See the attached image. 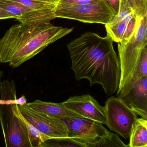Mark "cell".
Masks as SVG:
<instances>
[{
	"instance_id": "cell-21",
	"label": "cell",
	"mask_w": 147,
	"mask_h": 147,
	"mask_svg": "<svg viewBox=\"0 0 147 147\" xmlns=\"http://www.w3.org/2000/svg\"><path fill=\"white\" fill-rule=\"evenodd\" d=\"M108 3L111 8L115 16H117L119 11L121 0H105Z\"/></svg>"
},
{
	"instance_id": "cell-20",
	"label": "cell",
	"mask_w": 147,
	"mask_h": 147,
	"mask_svg": "<svg viewBox=\"0 0 147 147\" xmlns=\"http://www.w3.org/2000/svg\"><path fill=\"white\" fill-rule=\"evenodd\" d=\"M100 0H59L57 5H79L97 3Z\"/></svg>"
},
{
	"instance_id": "cell-11",
	"label": "cell",
	"mask_w": 147,
	"mask_h": 147,
	"mask_svg": "<svg viewBox=\"0 0 147 147\" xmlns=\"http://www.w3.org/2000/svg\"><path fill=\"white\" fill-rule=\"evenodd\" d=\"M26 105L33 111L43 113L51 117L59 119L66 117H78L82 116L69 110L63 103H54L45 102L37 100Z\"/></svg>"
},
{
	"instance_id": "cell-10",
	"label": "cell",
	"mask_w": 147,
	"mask_h": 147,
	"mask_svg": "<svg viewBox=\"0 0 147 147\" xmlns=\"http://www.w3.org/2000/svg\"><path fill=\"white\" fill-rule=\"evenodd\" d=\"M117 98L137 115L147 119V76L137 81L126 94Z\"/></svg>"
},
{
	"instance_id": "cell-13",
	"label": "cell",
	"mask_w": 147,
	"mask_h": 147,
	"mask_svg": "<svg viewBox=\"0 0 147 147\" xmlns=\"http://www.w3.org/2000/svg\"><path fill=\"white\" fill-rule=\"evenodd\" d=\"M15 109L19 117L24 122L28 133L31 147H41L42 143L50 139L48 136L42 133L37 128L29 123L20 111L18 105H15Z\"/></svg>"
},
{
	"instance_id": "cell-17",
	"label": "cell",
	"mask_w": 147,
	"mask_h": 147,
	"mask_svg": "<svg viewBox=\"0 0 147 147\" xmlns=\"http://www.w3.org/2000/svg\"><path fill=\"white\" fill-rule=\"evenodd\" d=\"M134 14L133 10L127 0H121L118 13L110 23L124 21L128 24Z\"/></svg>"
},
{
	"instance_id": "cell-18",
	"label": "cell",
	"mask_w": 147,
	"mask_h": 147,
	"mask_svg": "<svg viewBox=\"0 0 147 147\" xmlns=\"http://www.w3.org/2000/svg\"><path fill=\"white\" fill-rule=\"evenodd\" d=\"M138 21L147 15V0H127Z\"/></svg>"
},
{
	"instance_id": "cell-4",
	"label": "cell",
	"mask_w": 147,
	"mask_h": 147,
	"mask_svg": "<svg viewBox=\"0 0 147 147\" xmlns=\"http://www.w3.org/2000/svg\"><path fill=\"white\" fill-rule=\"evenodd\" d=\"M118 43L120 77L117 94H119L124 92L131 83L142 51L147 46V15L141 19L128 42Z\"/></svg>"
},
{
	"instance_id": "cell-7",
	"label": "cell",
	"mask_w": 147,
	"mask_h": 147,
	"mask_svg": "<svg viewBox=\"0 0 147 147\" xmlns=\"http://www.w3.org/2000/svg\"><path fill=\"white\" fill-rule=\"evenodd\" d=\"M58 119L67 128L68 137L83 144L86 147L109 131L101 123L86 118L66 117Z\"/></svg>"
},
{
	"instance_id": "cell-8",
	"label": "cell",
	"mask_w": 147,
	"mask_h": 147,
	"mask_svg": "<svg viewBox=\"0 0 147 147\" xmlns=\"http://www.w3.org/2000/svg\"><path fill=\"white\" fill-rule=\"evenodd\" d=\"M24 117L49 138L68 137V130L58 119L33 111L26 104L18 105Z\"/></svg>"
},
{
	"instance_id": "cell-2",
	"label": "cell",
	"mask_w": 147,
	"mask_h": 147,
	"mask_svg": "<svg viewBox=\"0 0 147 147\" xmlns=\"http://www.w3.org/2000/svg\"><path fill=\"white\" fill-rule=\"evenodd\" d=\"M73 29L54 26L50 22L13 25L0 38V63L18 67Z\"/></svg>"
},
{
	"instance_id": "cell-24",
	"label": "cell",
	"mask_w": 147,
	"mask_h": 147,
	"mask_svg": "<svg viewBox=\"0 0 147 147\" xmlns=\"http://www.w3.org/2000/svg\"><path fill=\"white\" fill-rule=\"evenodd\" d=\"M2 76V73L1 72V71H0V86H1V76Z\"/></svg>"
},
{
	"instance_id": "cell-16",
	"label": "cell",
	"mask_w": 147,
	"mask_h": 147,
	"mask_svg": "<svg viewBox=\"0 0 147 147\" xmlns=\"http://www.w3.org/2000/svg\"><path fill=\"white\" fill-rule=\"evenodd\" d=\"M86 147L83 144L69 137L50 138L44 142L41 147Z\"/></svg>"
},
{
	"instance_id": "cell-1",
	"label": "cell",
	"mask_w": 147,
	"mask_h": 147,
	"mask_svg": "<svg viewBox=\"0 0 147 147\" xmlns=\"http://www.w3.org/2000/svg\"><path fill=\"white\" fill-rule=\"evenodd\" d=\"M113 42L107 34L102 37L88 32L67 46L76 79H87L91 86L99 84L107 96L117 91L120 81L119 61Z\"/></svg>"
},
{
	"instance_id": "cell-14",
	"label": "cell",
	"mask_w": 147,
	"mask_h": 147,
	"mask_svg": "<svg viewBox=\"0 0 147 147\" xmlns=\"http://www.w3.org/2000/svg\"><path fill=\"white\" fill-rule=\"evenodd\" d=\"M129 147V145L125 144L117 134L109 131L95 142L88 146V147Z\"/></svg>"
},
{
	"instance_id": "cell-23",
	"label": "cell",
	"mask_w": 147,
	"mask_h": 147,
	"mask_svg": "<svg viewBox=\"0 0 147 147\" xmlns=\"http://www.w3.org/2000/svg\"><path fill=\"white\" fill-rule=\"evenodd\" d=\"M35 1H41L44 3H48V4H57L59 0H35Z\"/></svg>"
},
{
	"instance_id": "cell-9",
	"label": "cell",
	"mask_w": 147,
	"mask_h": 147,
	"mask_svg": "<svg viewBox=\"0 0 147 147\" xmlns=\"http://www.w3.org/2000/svg\"><path fill=\"white\" fill-rule=\"evenodd\" d=\"M62 103L67 108L83 117L106 125L105 107L101 106L91 95L86 94L73 96Z\"/></svg>"
},
{
	"instance_id": "cell-12",
	"label": "cell",
	"mask_w": 147,
	"mask_h": 147,
	"mask_svg": "<svg viewBox=\"0 0 147 147\" xmlns=\"http://www.w3.org/2000/svg\"><path fill=\"white\" fill-rule=\"evenodd\" d=\"M129 147H147V119L137 118L130 135Z\"/></svg>"
},
{
	"instance_id": "cell-22",
	"label": "cell",
	"mask_w": 147,
	"mask_h": 147,
	"mask_svg": "<svg viewBox=\"0 0 147 147\" xmlns=\"http://www.w3.org/2000/svg\"><path fill=\"white\" fill-rule=\"evenodd\" d=\"M7 19H10L9 16L5 11H4L1 7H0V20Z\"/></svg>"
},
{
	"instance_id": "cell-19",
	"label": "cell",
	"mask_w": 147,
	"mask_h": 147,
	"mask_svg": "<svg viewBox=\"0 0 147 147\" xmlns=\"http://www.w3.org/2000/svg\"><path fill=\"white\" fill-rule=\"evenodd\" d=\"M140 21L138 20L136 15L134 14L131 19L127 24L125 32L124 34L122 41L119 43H125L129 41V39L131 37L138 27Z\"/></svg>"
},
{
	"instance_id": "cell-6",
	"label": "cell",
	"mask_w": 147,
	"mask_h": 147,
	"mask_svg": "<svg viewBox=\"0 0 147 147\" xmlns=\"http://www.w3.org/2000/svg\"><path fill=\"white\" fill-rule=\"evenodd\" d=\"M104 107L106 114V125L125 139L129 138L137 114L120 99L113 96L108 98Z\"/></svg>"
},
{
	"instance_id": "cell-5",
	"label": "cell",
	"mask_w": 147,
	"mask_h": 147,
	"mask_svg": "<svg viewBox=\"0 0 147 147\" xmlns=\"http://www.w3.org/2000/svg\"><path fill=\"white\" fill-rule=\"evenodd\" d=\"M56 18L74 20L86 23L106 25L115 17L114 13L105 0L94 4L79 5L57 4L55 12Z\"/></svg>"
},
{
	"instance_id": "cell-15",
	"label": "cell",
	"mask_w": 147,
	"mask_h": 147,
	"mask_svg": "<svg viewBox=\"0 0 147 147\" xmlns=\"http://www.w3.org/2000/svg\"><path fill=\"white\" fill-rule=\"evenodd\" d=\"M127 24L124 21L109 23L105 25L107 35L113 42L119 43L122 41Z\"/></svg>"
},
{
	"instance_id": "cell-3",
	"label": "cell",
	"mask_w": 147,
	"mask_h": 147,
	"mask_svg": "<svg viewBox=\"0 0 147 147\" xmlns=\"http://www.w3.org/2000/svg\"><path fill=\"white\" fill-rule=\"evenodd\" d=\"M13 80H5L0 86V123L6 147H31L25 125L15 109V105H23L27 100L23 95L17 98Z\"/></svg>"
}]
</instances>
